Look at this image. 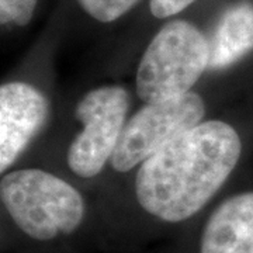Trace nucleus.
Wrapping results in <instances>:
<instances>
[{
  "label": "nucleus",
  "mask_w": 253,
  "mask_h": 253,
  "mask_svg": "<svg viewBox=\"0 0 253 253\" xmlns=\"http://www.w3.org/2000/svg\"><path fill=\"white\" fill-rule=\"evenodd\" d=\"M241 154L242 141L234 126L219 120L201 121L139 166L136 200L161 221H186L224 186Z\"/></svg>",
  "instance_id": "f257e3e1"
},
{
  "label": "nucleus",
  "mask_w": 253,
  "mask_h": 253,
  "mask_svg": "<svg viewBox=\"0 0 253 253\" xmlns=\"http://www.w3.org/2000/svg\"><path fill=\"white\" fill-rule=\"evenodd\" d=\"M0 199L18 229L41 242L71 235L86 217L81 193L41 169L6 173L0 181Z\"/></svg>",
  "instance_id": "f03ea898"
},
{
  "label": "nucleus",
  "mask_w": 253,
  "mask_h": 253,
  "mask_svg": "<svg viewBox=\"0 0 253 253\" xmlns=\"http://www.w3.org/2000/svg\"><path fill=\"white\" fill-rule=\"evenodd\" d=\"M81 7L100 23H111L132 9L139 0H78Z\"/></svg>",
  "instance_id": "1a4fd4ad"
},
{
  "label": "nucleus",
  "mask_w": 253,
  "mask_h": 253,
  "mask_svg": "<svg viewBox=\"0 0 253 253\" xmlns=\"http://www.w3.org/2000/svg\"><path fill=\"white\" fill-rule=\"evenodd\" d=\"M253 51V6L238 4L221 17L210 42V65L212 71L225 69Z\"/></svg>",
  "instance_id": "6e6552de"
},
{
  "label": "nucleus",
  "mask_w": 253,
  "mask_h": 253,
  "mask_svg": "<svg viewBox=\"0 0 253 253\" xmlns=\"http://www.w3.org/2000/svg\"><path fill=\"white\" fill-rule=\"evenodd\" d=\"M49 117V103L37 87L9 82L0 87V172L24 152Z\"/></svg>",
  "instance_id": "423d86ee"
},
{
  "label": "nucleus",
  "mask_w": 253,
  "mask_h": 253,
  "mask_svg": "<svg viewBox=\"0 0 253 253\" xmlns=\"http://www.w3.org/2000/svg\"><path fill=\"white\" fill-rule=\"evenodd\" d=\"M210 65V42L184 20L165 24L138 63L135 86L145 104L179 97L193 89Z\"/></svg>",
  "instance_id": "7ed1b4c3"
},
{
  "label": "nucleus",
  "mask_w": 253,
  "mask_h": 253,
  "mask_svg": "<svg viewBox=\"0 0 253 253\" xmlns=\"http://www.w3.org/2000/svg\"><path fill=\"white\" fill-rule=\"evenodd\" d=\"M194 0H151L149 9L155 17L168 18L179 14Z\"/></svg>",
  "instance_id": "9b49d317"
},
{
  "label": "nucleus",
  "mask_w": 253,
  "mask_h": 253,
  "mask_svg": "<svg viewBox=\"0 0 253 253\" xmlns=\"http://www.w3.org/2000/svg\"><path fill=\"white\" fill-rule=\"evenodd\" d=\"M204 114L206 103L194 91L159 103L145 104L126 120L110 161L113 169L126 173L141 166L174 138L199 126Z\"/></svg>",
  "instance_id": "20e7f679"
},
{
  "label": "nucleus",
  "mask_w": 253,
  "mask_h": 253,
  "mask_svg": "<svg viewBox=\"0 0 253 253\" xmlns=\"http://www.w3.org/2000/svg\"><path fill=\"white\" fill-rule=\"evenodd\" d=\"M200 253H253V191L228 197L211 212Z\"/></svg>",
  "instance_id": "0eeeda50"
},
{
  "label": "nucleus",
  "mask_w": 253,
  "mask_h": 253,
  "mask_svg": "<svg viewBox=\"0 0 253 253\" xmlns=\"http://www.w3.org/2000/svg\"><path fill=\"white\" fill-rule=\"evenodd\" d=\"M37 0H0L1 24L26 26L34 14Z\"/></svg>",
  "instance_id": "9d476101"
},
{
  "label": "nucleus",
  "mask_w": 253,
  "mask_h": 253,
  "mask_svg": "<svg viewBox=\"0 0 253 253\" xmlns=\"http://www.w3.org/2000/svg\"><path fill=\"white\" fill-rule=\"evenodd\" d=\"M129 109L128 91L121 86H100L87 91L75 109L81 132L68 149V166L79 177L97 176L117 148Z\"/></svg>",
  "instance_id": "39448f33"
}]
</instances>
